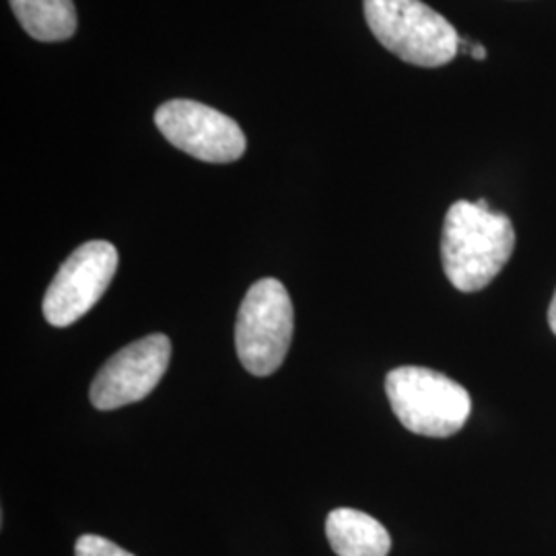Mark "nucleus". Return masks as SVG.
Segmentation results:
<instances>
[{
	"label": "nucleus",
	"mask_w": 556,
	"mask_h": 556,
	"mask_svg": "<svg viewBox=\"0 0 556 556\" xmlns=\"http://www.w3.org/2000/svg\"><path fill=\"white\" fill-rule=\"evenodd\" d=\"M516 248V229L486 200H457L443 223L441 262L445 277L462 293L489 287Z\"/></svg>",
	"instance_id": "f257e3e1"
},
{
	"label": "nucleus",
	"mask_w": 556,
	"mask_h": 556,
	"mask_svg": "<svg viewBox=\"0 0 556 556\" xmlns=\"http://www.w3.org/2000/svg\"><path fill=\"white\" fill-rule=\"evenodd\" d=\"M363 11L376 40L413 66L439 68L459 54L456 27L420 0H363Z\"/></svg>",
	"instance_id": "f03ea898"
},
{
	"label": "nucleus",
	"mask_w": 556,
	"mask_h": 556,
	"mask_svg": "<svg viewBox=\"0 0 556 556\" xmlns=\"http://www.w3.org/2000/svg\"><path fill=\"white\" fill-rule=\"evenodd\" d=\"M386 392L397 420L410 433L425 438L456 435L472 410L464 386L427 367L404 365L390 371Z\"/></svg>",
	"instance_id": "7ed1b4c3"
},
{
	"label": "nucleus",
	"mask_w": 556,
	"mask_h": 556,
	"mask_svg": "<svg viewBox=\"0 0 556 556\" xmlns=\"http://www.w3.org/2000/svg\"><path fill=\"white\" fill-rule=\"evenodd\" d=\"M293 303L277 278H260L241 301L236 321L239 363L256 378H268L289 353Z\"/></svg>",
	"instance_id": "20e7f679"
},
{
	"label": "nucleus",
	"mask_w": 556,
	"mask_h": 556,
	"mask_svg": "<svg viewBox=\"0 0 556 556\" xmlns=\"http://www.w3.org/2000/svg\"><path fill=\"white\" fill-rule=\"evenodd\" d=\"M118 270V250L110 241H87L60 266L43 295V318L66 328L103 298Z\"/></svg>",
	"instance_id": "39448f33"
},
{
	"label": "nucleus",
	"mask_w": 556,
	"mask_h": 556,
	"mask_svg": "<svg viewBox=\"0 0 556 556\" xmlns=\"http://www.w3.org/2000/svg\"><path fill=\"white\" fill-rule=\"evenodd\" d=\"M155 124L176 149L206 163H233L248 147L236 119L199 101H165L155 112Z\"/></svg>",
	"instance_id": "423d86ee"
},
{
	"label": "nucleus",
	"mask_w": 556,
	"mask_h": 556,
	"mask_svg": "<svg viewBox=\"0 0 556 556\" xmlns=\"http://www.w3.org/2000/svg\"><path fill=\"white\" fill-rule=\"evenodd\" d=\"M172 358V340L151 334L119 349L98 371L89 396L98 410H116L149 396L165 376Z\"/></svg>",
	"instance_id": "0eeeda50"
},
{
	"label": "nucleus",
	"mask_w": 556,
	"mask_h": 556,
	"mask_svg": "<svg viewBox=\"0 0 556 556\" xmlns=\"http://www.w3.org/2000/svg\"><path fill=\"white\" fill-rule=\"evenodd\" d=\"M326 538L338 556H388L392 551L390 532L378 519L349 507L330 511Z\"/></svg>",
	"instance_id": "6e6552de"
},
{
	"label": "nucleus",
	"mask_w": 556,
	"mask_h": 556,
	"mask_svg": "<svg viewBox=\"0 0 556 556\" xmlns=\"http://www.w3.org/2000/svg\"><path fill=\"white\" fill-rule=\"evenodd\" d=\"M21 27L38 41H64L77 31L73 0H9Z\"/></svg>",
	"instance_id": "1a4fd4ad"
},
{
	"label": "nucleus",
	"mask_w": 556,
	"mask_h": 556,
	"mask_svg": "<svg viewBox=\"0 0 556 556\" xmlns=\"http://www.w3.org/2000/svg\"><path fill=\"white\" fill-rule=\"evenodd\" d=\"M75 556H135L108 538L85 534L75 542Z\"/></svg>",
	"instance_id": "9d476101"
},
{
	"label": "nucleus",
	"mask_w": 556,
	"mask_h": 556,
	"mask_svg": "<svg viewBox=\"0 0 556 556\" xmlns=\"http://www.w3.org/2000/svg\"><path fill=\"white\" fill-rule=\"evenodd\" d=\"M470 56L475 60H484L486 59V48L484 46H480V43H475V46H470Z\"/></svg>",
	"instance_id": "9b49d317"
},
{
	"label": "nucleus",
	"mask_w": 556,
	"mask_h": 556,
	"mask_svg": "<svg viewBox=\"0 0 556 556\" xmlns=\"http://www.w3.org/2000/svg\"><path fill=\"white\" fill-rule=\"evenodd\" d=\"M548 324L553 328V332L556 334V293L553 301H551V309H548Z\"/></svg>",
	"instance_id": "f8f14e48"
}]
</instances>
